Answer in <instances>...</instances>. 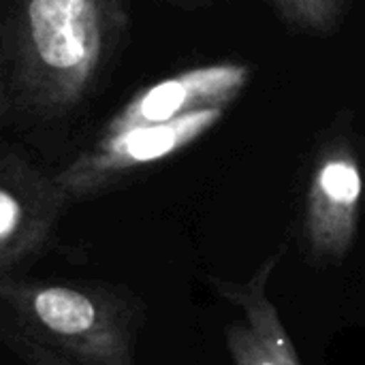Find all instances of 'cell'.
<instances>
[{
    "label": "cell",
    "mask_w": 365,
    "mask_h": 365,
    "mask_svg": "<svg viewBox=\"0 0 365 365\" xmlns=\"http://www.w3.org/2000/svg\"><path fill=\"white\" fill-rule=\"evenodd\" d=\"M126 26V0H15L2 28V122L47 124L73 113L98 83Z\"/></svg>",
    "instance_id": "6da1fadb"
},
{
    "label": "cell",
    "mask_w": 365,
    "mask_h": 365,
    "mask_svg": "<svg viewBox=\"0 0 365 365\" xmlns=\"http://www.w3.org/2000/svg\"><path fill=\"white\" fill-rule=\"evenodd\" d=\"M2 323L77 365H139L143 314L124 289L0 276Z\"/></svg>",
    "instance_id": "7a4b0ae2"
},
{
    "label": "cell",
    "mask_w": 365,
    "mask_h": 365,
    "mask_svg": "<svg viewBox=\"0 0 365 365\" xmlns=\"http://www.w3.org/2000/svg\"><path fill=\"white\" fill-rule=\"evenodd\" d=\"M222 115V109H214L175 122L101 135L88 150L56 173V178L73 203L92 199L113 188L137 169L150 167L186 150L210 133Z\"/></svg>",
    "instance_id": "3957f363"
},
{
    "label": "cell",
    "mask_w": 365,
    "mask_h": 365,
    "mask_svg": "<svg viewBox=\"0 0 365 365\" xmlns=\"http://www.w3.org/2000/svg\"><path fill=\"white\" fill-rule=\"evenodd\" d=\"M71 197L21 152L0 158V276H15L49 250Z\"/></svg>",
    "instance_id": "277c9868"
},
{
    "label": "cell",
    "mask_w": 365,
    "mask_h": 365,
    "mask_svg": "<svg viewBox=\"0 0 365 365\" xmlns=\"http://www.w3.org/2000/svg\"><path fill=\"white\" fill-rule=\"evenodd\" d=\"M364 195L361 167L346 128L319 148L304 207V240L321 261H342L357 233Z\"/></svg>",
    "instance_id": "5b68a950"
},
{
    "label": "cell",
    "mask_w": 365,
    "mask_h": 365,
    "mask_svg": "<svg viewBox=\"0 0 365 365\" xmlns=\"http://www.w3.org/2000/svg\"><path fill=\"white\" fill-rule=\"evenodd\" d=\"M252 75L248 64L216 62L182 71L135 92L107 122L101 135L175 122L201 111H227Z\"/></svg>",
    "instance_id": "8992f818"
},
{
    "label": "cell",
    "mask_w": 365,
    "mask_h": 365,
    "mask_svg": "<svg viewBox=\"0 0 365 365\" xmlns=\"http://www.w3.org/2000/svg\"><path fill=\"white\" fill-rule=\"evenodd\" d=\"M282 250L272 255L246 282L214 278L218 295L242 308L248 323L227 327V349L233 365H302L293 340L267 295V282L280 263Z\"/></svg>",
    "instance_id": "52a82bcc"
},
{
    "label": "cell",
    "mask_w": 365,
    "mask_h": 365,
    "mask_svg": "<svg viewBox=\"0 0 365 365\" xmlns=\"http://www.w3.org/2000/svg\"><path fill=\"white\" fill-rule=\"evenodd\" d=\"M278 15L295 30L327 36L342 24L349 0H272Z\"/></svg>",
    "instance_id": "ba28073f"
},
{
    "label": "cell",
    "mask_w": 365,
    "mask_h": 365,
    "mask_svg": "<svg viewBox=\"0 0 365 365\" xmlns=\"http://www.w3.org/2000/svg\"><path fill=\"white\" fill-rule=\"evenodd\" d=\"M0 334H2V342L6 344V349L26 365H77L75 361L53 353L51 349L26 338L24 334H19L17 329L9 327L4 323H2Z\"/></svg>",
    "instance_id": "9c48e42d"
},
{
    "label": "cell",
    "mask_w": 365,
    "mask_h": 365,
    "mask_svg": "<svg viewBox=\"0 0 365 365\" xmlns=\"http://www.w3.org/2000/svg\"><path fill=\"white\" fill-rule=\"evenodd\" d=\"M182 2H188V4H192V2H205V0H182Z\"/></svg>",
    "instance_id": "30bf717a"
}]
</instances>
